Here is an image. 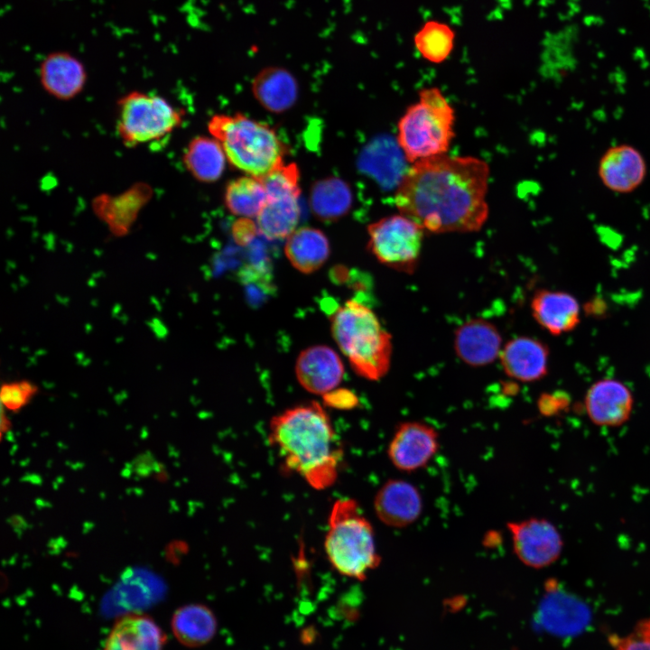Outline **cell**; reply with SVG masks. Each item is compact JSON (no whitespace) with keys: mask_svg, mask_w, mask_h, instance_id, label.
<instances>
[{"mask_svg":"<svg viewBox=\"0 0 650 650\" xmlns=\"http://www.w3.org/2000/svg\"><path fill=\"white\" fill-rule=\"evenodd\" d=\"M489 172L488 164L473 156L441 154L419 160L398 184L395 205L424 231H478L489 213Z\"/></svg>","mask_w":650,"mask_h":650,"instance_id":"cell-1","label":"cell"},{"mask_svg":"<svg viewBox=\"0 0 650 650\" xmlns=\"http://www.w3.org/2000/svg\"><path fill=\"white\" fill-rule=\"evenodd\" d=\"M269 441L284 468L302 477L315 489L331 486L342 450L329 414L317 402L289 408L272 418Z\"/></svg>","mask_w":650,"mask_h":650,"instance_id":"cell-2","label":"cell"},{"mask_svg":"<svg viewBox=\"0 0 650 650\" xmlns=\"http://www.w3.org/2000/svg\"><path fill=\"white\" fill-rule=\"evenodd\" d=\"M330 329L335 342L358 376L377 381L387 374L392 336L370 307L356 299L348 300L332 312Z\"/></svg>","mask_w":650,"mask_h":650,"instance_id":"cell-3","label":"cell"},{"mask_svg":"<svg viewBox=\"0 0 650 650\" xmlns=\"http://www.w3.org/2000/svg\"><path fill=\"white\" fill-rule=\"evenodd\" d=\"M208 130L221 144L228 162L246 175L265 176L283 164L288 153L274 128L239 112L214 115Z\"/></svg>","mask_w":650,"mask_h":650,"instance_id":"cell-4","label":"cell"},{"mask_svg":"<svg viewBox=\"0 0 650 650\" xmlns=\"http://www.w3.org/2000/svg\"><path fill=\"white\" fill-rule=\"evenodd\" d=\"M324 549L332 567L349 578L362 580L379 565L373 526L354 499L333 504Z\"/></svg>","mask_w":650,"mask_h":650,"instance_id":"cell-5","label":"cell"},{"mask_svg":"<svg viewBox=\"0 0 650 650\" xmlns=\"http://www.w3.org/2000/svg\"><path fill=\"white\" fill-rule=\"evenodd\" d=\"M455 113L438 88H426L397 123L396 142L407 162L446 154L454 133Z\"/></svg>","mask_w":650,"mask_h":650,"instance_id":"cell-6","label":"cell"},{"mask_svg":"<svg viewBox=\"0 0 650 650\" xmlns=\"http://www.w3.org/2000/svg\"><path fill=\"white\" fill-rule=\"evenodd\" d=\"M182 120L181 110L164 98L136 90L118 101L116 133L129 147L152 144L169 137Z\"/></svg>","mask_w":650,"mask_h":650,"instance_id":"cell-7","label":"cell"},{"mask_svg":"<svg viewBox=\"0 0 650 650\" xmlns=\"http://www.w3.org/2000/svg\"><path fill=\"white\" fill-rule=\"evenodd\" d=\"M424 230L403 214L381 218L367 226V248L388 268L411 274L419 264Z\"/></svg>","mask_w":650,"mask_h":650,"instance_id":"cell-8","label":"cell"},{"mask_svg":"<svg viewBox=\"0 0 650 650\" xmlns=\"http://www.w3.org/2000/svg\"><path fill=\"white\" fill-rule=\"evenodd\" d=\"M516 557L525 565L543 569L556 562L564 542L557 526L543 517L507 524Z\"/></svg>","mask_w":650,"mask_h":650,"instance_id":"cell-9","label":"cell"},{"mask_svg":"<svg viewBox=\"0 0 650 650\" xmlns=\"http://www.w3.org/2000/svg\"><path fill=\"white\" fill-rule=\"evenodd\" d=\"M439 449L438 432L422 422L400 423L391 439L387 455L392 464L404 472H413L429 463Z\"/></svg>","mask_w":650,"mask_h":650,"instance_id":"cell-10","label":"cell"},{"mask_svg":"<svg viewBox=\"0 0 650 650\" xmlns=\"http://www.w3.org/2000/svg\"><path fill=\"white\" fill-rule=\"evenodd\" d=\"M584 408L590 421L600 427H618L633 412L634 396L630 388L615 378L594 382L584 396Z\"/></svg>","mask_w":650,"mask_h":650,"instance_id":"cell-11","label":"cell"},{"mask_svg":"<svg viewBox=\"0 0 650 650\" xmlns=\"http://www.w3.org/2000/svg\"><path fill=\"white\" fill-rule=\"evenodd\" d=\"M647 174L643 153L634 145L618 144L600 156L598 175L601 183L612 192L627 194L639 188Z\"/></svg>","mask_w":650,"mask_h":650,"instance_id":"cell-12","label":"cell"},{"mask_svg":"<svg viewBox=\"0 0 650 650\" xmlns=\"http://www.w3.org/2000/svg\"><path fill=\"white\" fill-rule=\"evenodd\" d=\"M295 374L305 390L315 395H324L339 385L344 376V365L334 349L325 345H317L299 354Z\"/></svg>","mask_w":650,"mask_h":650,"instance_id":"cell-13","label":"cell"},{"mask_svg":"<svg viewBox=\"0 0 650 650\" xmlns=\"http://www.w3.org/2000/svg\"><path fill=\"white\" fill-rule=\"evenodd\" d=\"M422 497L418 488L404 479H389L377 491L374 507L385 525L400 528L413 524L422 512Z\"/></svg>","mask_w":650,"mask_h":650,"instance_id":"cell-14","label":"cell"},{"mask_svg":"<svg viewBox=\"0 0 650 650\" xmlns=\"http://www.w3.org/2000/svg\"><path fill=\"white\" fill-rule=\"evenodd\" d=\"M454 348L465 364L479 367L493 363L502 350V337L491 322L475 318L457 328Z\"/></svg>","mask_w":650,"mask_h":650,"instance_id":"cell-15","label":"cell"},{"mask_svg":"<svg viewBox=\"0 0 650 650\" xmlns=\"http://www.w3.org/2000/svg\"><path fill=\"white\" fill-rule=\"evenodd\" d=\"M549 348L543 341L520 336L507 341L499 358L509 377L523 383H533L548 374Z\"/></svg>","mask_w":650,"mask_h":650,"instance_id":"cell-16","label":"cell"},{"mask_svg":"<svg viewBox=\"0 0 650 650\" xmlns=\"http://www.w3.org/2000/svg\"><path fill=\"white\" fill-rule=\"evenodd\" d=\"M535 321L550 334L560 336L574 330L580 321V306L571 293L541 289L530 303Z\"/></svg>","mask_w":650,"mask_h":650,"instance_id":"cell-17","label":"cell"},{"mask_svg":"<svg viewBox=\"0 0 650 650\" xmlns=\"http://www.w3.org/2000/svg\"><path fill=\"white\" fill-rule=\"evenodd\" d=\"M39 76L45 91L61 100L79 95L87 82L84 64L68 51L49 53L40 65Z\"/></svg>","mask_w":650,"mask_h":650,"instance_id":"cell-18","label":"cell"},{"mask_svg":"<svg viewBox=\"0 0 650 650\" xmlns=\"http://www.w3.org/2000/svg\"><path fill=\"white\" fill-rule=\"evenodd\" d=\"M166 635L144 614H126L110 630L104 650H164Z\"/></svg>","mask_w":650,"mask_h":650,"instance_id":"cell-19","label":"cell"},{"mask_svg":"<svg viewBox=\"0 0 650 650\" xmlns=\"http://www.w3.org/2000/svg\"><path fill=\"white\" fill-rule=\"evenodd\" d=\"M251 88L257 102L272 113H283L291 108L299 92L295 77L280 66L262 69L254 77Z\"/></svg>","mask_w":650,"mask_h":650,"instance_id":"cell-20","label":"cell"},{"mask_svg":"<svg viewBox=\"0 0 650 650\" xmlns=\"http://www.w3.org/2000/svg\"><path fill=\"white\" fill-rule=\"evenodd\" d=\"M284 254L296 270L302 274H311L328 260L330 245L322 230L313 227H301L286 238Z\"/></svg>","mask_w":650,"mask_h":650,"instance_id":"cell-21","label":"cell"},{"mask_svg":"<svg viewBox=\"0 0 650 650\" xmlns=\"http://www.w3.org/2000/svg\"><path fill=\"white\" fill-rule=\"evenodd\" d=\"M300 195H268L265 207L255 218L259 233L270 240L286 239L300 221Z\"/></svg>","mask_w":650,"mask_h":650,"instance_id":"cell-22","label":"cell"},{"mask_svg":"<svg viewBox=\"0 0 650 650\" xmlns=\"http://www.w3.org/2000/svg\"><path fill=\"white\" fill-rule=\"evenodd\" d=\"M171 627L180 644L195 648L212 640L218 629V621L209 607L193 603L180 607L174 611Z\"/></svg>","mask_w":650,"mask_h":650,"instance_id":"cell-23","label":"cell"},{"mask_svg":"<svg viewBox=\"0 0 650 650\" xmlns=\"http://www.w3.org/2000/svg\"><path fill=\"white\" fill-rule=\"evenodd\" d=\"M228 162L219 142L213 136L197 135L187 144L182 162L188 172L197 181L211 183L222 176Z\"/></svg>","mask_w":650,"mask_h":650,"instance_id":"cell-24","label":"cell"},{"mask_svg":"<svg viewBox=\"0 0 650 650\" xmlns=\"http://www.w3.org/2000/svg\"><path fill=\"white\" fill-rule=\"evenodd\" d=\"M223 195L226 209L238 218H256L267 201L262 181L250 175L230 180Z\"/></svg>","mask_w":650,"mask_h":650,"instance_id":"cell-25","label":"cell"},{"mask_svg":"<svg viewBox=\"0 0 650 650\" xmlns=\"http://www.w3.org/2000/svg\"><path fill=\"white\" fill-rule=\"evenodd\" d=\"M353 194L346 181L335 177L317 181L310 193V206L314 215L323 220H335L351 208Z\"/></svg>","mask_w":650,"mask_h":650,"instance_id":"cell-26","label":"cell"},{"mask_svg":"<svg viewBox=\"0 0 650 650\" xmlns=\"http://www.w3.org/2000/svg\"><path fill=\"white\" fill-rule=\"evenodd\" d=\"M455 32L439 21L426 22L415 33L414 46L421 56L432 63L444 61L454 48Z\"/></svg>","mask_w":650,"mask_h":650,"instance_id":"cell-27","label":"cell"},{"mask_svg":"<svg viewBox=\"0 0 650 650\" xmlns=\"http://www.w3.org/2000/svg\"><path fill=\"white\" fill-rule=\"evenodd\" d=\"M38 392V386L29 380L4 383L0 392L2 406L11 412H18L27 405Z\"/></svg>","mask_w":650,"mask_h":650,"instance_id":"cell-28","label":"cell"},{"mask_svg":"<svg viewBox=\"0 0 650 650\" xmlns=\"http://www.w3.org/2000/svg\"><path fill=\"white\" fill-rule=\"evenodd\" d=\"M609 642L613 650H650V617L638 620L627 634L611 636Z\"/></svg>","mask_w":650,"mask_h":650,"instance_id":"cell-29","label":"cell"},{"mask_svg":"<svg viewBox=\"0 0 650 650\" xmlns=\"http://www.w3.org/2000/svg\"><path fill=\"white\" fill-rule=\"evenodd\" d=\"M258 233L256 222L248 218H238L231 228L234 241L241 246L251 243Z\"/></svg>","mask_w":650,"mask_h":650,"instance_id":"cell-30","label":"cell"},{"mask_svg":"<svg viewBox=\"0 0 650 650\" xmlns=\"http://www.w3.org/2000/svg\"><path fill=\"white\" fill-rule=\"evenodd\" d=\"M323 401L326 405L341 410L352 409L358 404L357 395L346 388L333 389L324 394Z\"/></svg>","mask_w":650,"mask_h":650,"instance_id":"cell-31","label":"cell"}]
</instances>
